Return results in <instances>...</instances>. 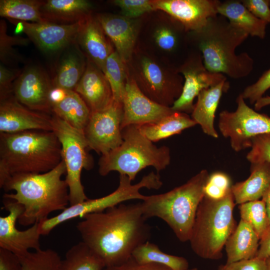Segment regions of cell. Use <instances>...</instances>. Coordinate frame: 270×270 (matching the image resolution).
I'll return each mask as SVG.
<instances>
[{"label": "cell", "instance_id": "6da1fadb", "mask_svg": "<svg viewBox=\"0 0 270 270\" xmlns=\"http://www.w3.org/2000/svg\"><path fill=\"white\" fill-rule=\"evenodd\" d=\"M81 218L76 228L82 242L101 258L106 267L128 261L134 250L148 241L151 236L140 202L120 204Z\"/></svg>", "mask_w": 270, "mask_h": 270}, {"label": "cell", "instance_id": "7a4b0ae2", "mask_svg": "<svg viewBox=\"0 0 270 270\" xmlns=\"http://www.w3.org/2000/svg\"><path fill=\"white\" fill-rule=\"evenodd\" d=\"M248 36L219 14L210 18L202 29L188 32V42L200 52L206 68L234 79L245 78L253 70L252 58L247 52H236Z\"/></svg>", "mask_w": 270, "mask_h": 270}, {"label": "cell", "instance_id": "3957f363", "mask_svg": "<svg viewBox=\"0 0 270 270\" xmlns=\"http://www.w3.org/2000/svg\"><path fill=\"white\" fill-rule=\"evenodd\" d=\"M66 174L64 160L54 168L40 174L14 175L0 187L5 191L14 190V194H5L4 198L16 200L24 207L19 218L20 224L32 226L48 218L52 212L63 210L70 204L69 190L62 176Z\"/></svg>", "mask_w": 270, "mask_h": 270}, {"label": "cell", "instance_id": "277c9868", "mask_svg": "<svg viewBox=\"0 0 270 270\" xmlns=\"http://www.w3.org/2000/svg\"><path fill=\"white\" fill-rule=\"evenodd\" d=\"M62 160L60 143L53 131L0 133V186L10 176L40 174Z\"/></svg>", "mask_w": 270, "mask_h": 270}, {"label": "cell", "instance_id": "5b68a950", "mask_svg": "<svg viewBox=\"0 0 270 270\" xmlns=\"http://www.w3.org/2000/svg\"><path fill=\"white\" fill-rule=\"evenodd\" d=\"M209 175L206 170H202L184 184L168 192L146 196L140 202L144 216L147 220L152 217L162 219L180 241H189Z\"/></svg>", "mask_w": 270, "mask_h": 270}, {"label": "cell", "instance_id": "8992f818", "mask_svg": "<svg viewBox=\"0 0 270 270\" xmlns=\"http://www.w3.org/2000/svg\"><path fill=\"white\" fill-rule=\"evenodd\" d=\"M235 204L232 190L220 199L204 196L189 240L198 256L210 260L222 258L223 248L237 225L233 215Z\"/></svg>", "mask_w": 270, "mask_h": 270}, {"label": "cell", "instance_id": "52a82bcc", "mask_svg": "<svg viewBox=\"0 0 270 270\" xmlns=\"http://www.w3.org/2000/svg\"><path fill=\"white\" fill-rule=\"evenodd\" d=\"M122 132L121 144L99 160L100 176L116 171L133 181L137 174L146 167H154L158 173L170 164V148L165 146H156L140 132L138 126H126Z\"/></svg>", "mask_w": 270, "mask_h": 270}, {"label": "cell", "instance_id": "ba28073f", "mask_svg": "<svg viewBox=\"0 0 270 270\" xmlns=\"http://www.w3.org/2000/svg\"><path fill=\"white\" fill-rule=\"evenodd\" d=\"M52 131L62 147V160L66 167L65 180L69 190L70 206L88 199L81 181L84 168L93 166L92 158L87 152L88 146L83 131L78 130L57 116L52 114Z\"/></svg>", "mask_w": 270, "mask_h": 270}, {"label": "cell", "instance_id": "9c48e42d", "mask_svg": "<svg viewBox=\"0 0 270 270\" xmlns=\"http://www.w3.org/2000/svg\"><path fill=\"white\" fill-rule=\"evenodd\" d=\"M130 62L132 70L130 74L142 92L154 102L171 107L181 94L184 82L177 68L163 66L144 54Z\"/></svg>", "mask_w": 270, "mask_h": 270}, {"label": "cell", "instance_id": "30bf717a", "mask_svg": "<svg viewBox=\"0 0 270 270\" xmlns=\"http://www.w3.org/2000/svg\"><path fill=\"white\" fill-rule=\"evenodd\" d=\"M235 111H222L218 128L223 136L228 138L231 148L236 152L250 148L252 139L270 132V117L248 106L240 94L236 99Z\"/></svg>", "mask_w": 270, "mask_h": 270}, {"label": "cell", "instance_id": "8fae6325", "mask_svg": "<svg viewBox=\"0 0 270 270\" xmlns=\"http://www.w3.org/2000/svg\"><path fill=\"white\" fill-rule=\"evenodd\" d=\"M122 104L114 100L106 108L90 112L84 130L88 148L105 155L122 142Z\"/></svg>", "mask_w": 270, "mask_h": 270}, {"label": "cell", "instance_id": "7c38bea8", "mask_svg": "<svg viewBox=\"0 0 270 270\" xmlns=\"http://www.w3.org/2000/svg\"><path fill=\"white\" fill-rule=\"evenodd\" d=\"M178 72L184 78L182 92L171 106L175 112L191 114L194 100L203 90L227 79L222 74L210 72L205 67L200 52L196 50L191 52L178 68Z\"/></svg>", "mask_w": 270, "mask_h": 270}, {"label": "cell", "instance_id": "4fadbf2b", "mask_svg": "<svg viewBox=\"0 0 270 270\" xmlns=\"http://www.w3.org/2000/svg\"><path fill=\"white\" fill-rule=\"evenodd\" d=\"M4 208L8 212L0 216V248L8 250L19 258L40 248L39 222H36L24 230L16 228V222L24 211V206L14 200L4 198Z\"/></svg>", "mask_w": 270, "mask_h": 270}, {"label": "cell", "instance_id": "5bb4252c", "mask_svg": "<svg viewBox=\"0 0 270 270\" xmlns=\"http://www.w3.org/2000/svg\"><path fill=\"white\" fill-rule=\"evenodd\" d=\"M53 88L52 80L44 70L30 66L14 80L12 94L19 102L28 108L52 115L50 94Z\"/></svg>", "mask_w": 270, "mask_h": 270}, {"label": "cell", "instance_id": "9a60e30c", "mask_svg": "<svg viewBox=\"0 0 270 270\" xmlns=\"http://www.w3.org/2000/svg\"><path fill=\"white\" fill-rule=\"evenodd\" d=\"M122 104V130L130 125L139 126L156 122L174 112L171 107L158 104L146 96L128 70Z\"/></svg>", "mask_w": 270, "mask_h": 270}, {"label": "cell", "instance_id": "2e32d148", "mask_svg": "<svg viewBox=\"0 0 270 270\" xmlns=\"http://www.w3.org/2000/svg\"><path fill=\"white\" fill-rule=\"evenodd\" d=\"M154 10H161L180 22L187 32L202 29L218 14V0H151Z\"/></svg>", "mask_w": 270, "mask_h": 270}, {"label": "cell", "instance_id": "e0dca14e", "mask_svg": "<svg viewBox=\"0 0 270 270\" xmlns=\"http://www.w3.org/2000/svg\"><path fill=\"white\" fill-rule=\"evenodd\" d=\"M52 115L28 108L12 94L0 99V133L52 131Z\"/></svg>", "mask_w": 270, "mask_h": 270}, {"label": "cell", "instance_id": "ac0fdd59", "mask_svg": "<svg viewBox=\"0 0 270 270\" xmlns=\"http://www.w3.org/2000/svg\"><path fill=\"white\" fill-rule=\"evenodd\" d=\"M22 22L30 40L42 50L51 52L76 44L82 21L71 24Z\"/></svg>", "mask_w": 270, "mask_h": 270}, {"label": "cell", "instance_id": "d6986e66", "mask_svg": "<svg viewBox=\"0 0 270 270\" xmlns=\"http://www.w3.org/2000/svg\"><path fill=\"white\" fill-rule=\"evenodd\" d=\"M106 36L96 16L91 14L82 22L76 40L87 60L102 72L108 58L115 50Z\"/></svg>", "mask_w": 270, "mask_h": 270}, {"label": "cell", "instance_id": "ffe728a7", "mask_svg": "<svg viewBox=\"0 0 270 270\" xmlns=\"http://www.w3.org/2000/svg\"><path fill=\"white\" fill-rule=\"evenodd\" d=\"M84 73L74 88L90 112L102 110L114 102L110 84L104 72L87 60Z\"/></svg>", "mask_w": 270, "mask_h": 270}, {"label": "cell", "instance_id": "44dd1931", "mask_svg": "<svg viewBox=\"0 0 270 270\" xmlns=\"http://www.w3.org/2000/svg\"><path fill=\"white\" fill-rule=\"evenodd\" d=\"M96 18L115 50L127 64L132 56L136 42L137 31L134 22L124 16L113 14H98Z\"/></svg>", "mask_w": 270, "mask_h": 270}, {"label": "cell", "instance_id": "7402d4cb", "mask_svg": "<svg viewBox=\"0 0 270 270\" xmlns=\"http://www.w3.org/2000/svg\"><path fill=\"white\" fill-rule=\"evenodd\" d=\"M229 88V82L226 79L202 90L191 113L192 118L200 126L202 132L215 138L218 137L214 125L216 112L222 94L228 92Z\"/></svg>", "mask_w": 270, "mask_h": 270}, {"label": "cell", "instance_id": "603a6c76", "mask_svg": "<svg viewBox=\"0 0 270 270\" xmlns=\"http://www.w3.org/2000/svg\"><path fill=\"white\" fill-rule=\"evenodd\" d=\"M92 5L86 0H44L41 8L45 22L71 24L84 20L92 14Z\"/></svg>", "mask_w": 270, "mask_h": 270}, {"label": "cell", "instance_id": "cb8c5ba5", "mask_svg": "<svg viewBox=\"0 0 270 270\" xmlns=\"http://www.w3.org/2000/svg\"><path fill=\"white\" fill-rule=\"evenodd\" d=\"M250 164L249 177L232 186L236 204L261 200L270 186V163Z\"/></svg>", "mask_w": 270, "mask_h": 270}, {"label": "cell", "instance_id": "d4e9b609", "mask_svg": "<svg viewBox=\"0 0 270 270\" xmlns=\"http://www.w3.org/2000/svg\"><path fill=\"white\" fill-rule=\"evenodd\" d=\"M260 240L253 228L240 219L224 246L227 257L226 263L255 258Z\"/></svg>", "mask_w": 270, "mask_h": 270}, {"label": "cell", "instance_id": "484cf974", "mask_svg": "<svg viewBox=\"0 0 270 270\" xmlns=\"http://www.w3.org/2000/svg\"><path fill=\"white\" fill-rule=\"evenodd\" d=\"M218 14L226 18L232 25L247 32L249 36L264 38L268 24L252 14L240 0L220 2L218 7Z\"/></svg>", "mask_w": 270, "mask_h": 270}, {"label": "cell", "instance_id": "4316f807", "mask_svg": "<svg viewBox=\"0 0 270 270\" xmlns=\"http://www.w3.org/2000/svg\"><path fill=\"white\" fill-rule=\"evenodd\" d=\"M196 125L188 114L174 111L160 120L138 126L140 132L152 142L179 134Z\"/></svg>", "mask_w": 270, "mask_h": 270}, {"label": "cell", "instance_id": "83f0119b", "mask_svg": "<svg viewBox=\"0 0 270 270\" xmlns=\"http://www.w3.org/2000/svg\"><path fill=\"white\" fill-rule=\"evenodd\" d=\"M51 107L52 114L84 132L91 112L82 98L74 90H67L64 97L52 104Z\"/></svg>", "mask_w": 270, "mask_h": 270}, {"label": "cell", "instance_id": "f1b7e54d", "mask_svg": "<svg viewBox=\"0 0 270 270\" xmlns=\"http://www.w3.org/2000/svg\"><path fill=\"white\" fill-rule=\"evenodd\" d=\"M78 50H68L62 56L52 80L54 87L74 90L84 73L87 62L82 54Z\"/></svg>", "mask_w": 270, "mask_h": 270}, {"label": "cell", "instance_id": "f546056e", "mask_svg": "<svg viewBox=\"0 0 270 270\" xmlns=\"http://www.w3.org/2000/svg\"><path fill=\"white\" fill-rule=\"evenodd\" d=\"M132 257L138 263L162 264L170 270L190 269L189 263L186 258L164 253L156 244L149 241L138 246Z\"/></svg>", "mask_w": 270, "mask_h": 270}, {"label": "cell", "instance_id": "4dcf8cb0", "mask_svg": "<svg viewBox=\"0 0 270 270\" xmlns=\"http://www.w3.org/2000/svg\"><path fill=\"white\" fill-rule=\"evenodd\" d=\"M105 267L101 258L81 242L66 252L58 270H102Z\"/></svg>", "mask_w": 270, "mask_h": 270}, {"label": "cell", "instance_id": "1f68e13d", "mask_svg": "<svg viewBox=\"0 0 270 270\" xmlns=\"http://www.w3.org/2000/svg\"><path fill=\"white\" fill-rule=\"evenodd\" d=\"M44 2L39 0H0V16L26 22H45L40 10Z\"/></svg>", "mask_w": 270, "mask_h": 270}, {"label": "cell", "instance_id": "d6a6232c", "mask_svg": "<svg viewBox=\"0 0 270 270\" xmlns=\"http://www.w3.org/2000/svg\"><path fill=\"white\" fill-rule=\"evenodd\" d=\"M118 52L114 50L107 58L103 72L110 86L113 99L122 104L128 70Z\"/></svg>", "mask_w": 270, "mask_h": 270}, {"label": "cell", "instance_id": "836d02e7", "mask_svg": "<svg viewBox=\"0 0 270 270\" xmlns=\"http://www.w3.org/2000/svg\"><path fill=\"white\" fill-rule=\"evenodd\" d=\"M170 23L157 28L153 37L156 45L164 51L171 52L176 51L182 40H188V32L183 26L172 18Z\"/></svg>", "mask_w": 270, "mask_h": 270}, {"label": "cell", "instance_id": "e575fe53", "mask_svg": "<svg viewBox=\"0 0 270 270\" xmlns=\"http://www.w3.org/2000/svg\"><path fill=\"white\" fill-rule=\"evenodd\" d=\"M238 208L240 219L248 224L260 239L270 226L264 201L248 202L240 204Z\"/></svg>", "mask_w": 270, "mask_h": 270}, {"label": "cell", "instance_id": "d590c367", "mask_svg": "<svg viewBox=\"0 0 270 270\" xmlns=\"http://www.w3.org/2000/svg\"><path fill=\"white\" fill-rule=\"evenodd\" d=\"M20 258L22 270H58L62 260L58 254L50 248L30 252Z\"/></svg>", "mask_w": 270, "mask_h": 270}, {"label": "cell", "instance_id": "8d00e7d4", "mask_svg": "<svg viewBox=\"0 0 270 270\" xmlns=\"http://www.w3.org/2000/svg\"><path fill=\"white\" fill-rule=\"evenodd\" d=\"M29 38L20 36H10L7 34L6 22L0 21V59L1 62L10 64L18 62L22 58L12 48L14 46H26L29 44Z\"/></svg>", "mask_w": 270, "mask_h": 270}, {"label": "cell", "instance_id": "74e56055", "mask_svg": "<svg viewBox=\"0 0 270 270\" xmlns=\"http://www.w3.org/2000/svg\"><path fill=\"white\" fill-rule=\"evenodd\" d=\"M232 185L227 174L215 172L209 175L204 188V196L212 199L221 198L231 190Z\"/></svg>", "mask_w": 270, "mask_h": 270}, {"label": "cell", "instance_id": "f35d334b", "mask_svg": "<svg viewBox=\"0 0 270 270\" xmlns=\"http://www.w3.org/2000/svg\"><path fill=\"white\" fill-rule=\"evenodd\" d=\"M250 148L246 158L250 164L270 163V132L254 137Z\"/></svg>", "mask_w": 270, "mask_h": 270}, {"label": "cell", "instance_id": "ab89813d", "mask_svg": "<svg viewBox=\"0 0 270 270\" xmlns=\"http://www.w3.org/2000/svg\"><path fill=\"white\" fill-rule=\"evenodd\" d=\"M112 2L120 8L123 16L130 19L154 10L151 0H114Z\"/></svg>", "mask_w": 270, "mask_h": 270}, {"label": "cell", "instance_id": "60d3db41", "mask_svg": "<svg viewBox=\"0 0 270 270\" xmlns=\"http://www.w3.org/2000/svg\"><path fill=\"white\" fill-rule=\"evenodd\" d=\"M269 88L270 68L265 71L254 83L247 86L240 94L244 100H248L250 104H254Z\"/></svg>", "mask_w": 270, "mask_h": 270}, {"label": "cell", "instance_id": "b9f144b4", "mask_svg": "<svg viewBox=\"0 0 270 270\" xmlns=\"http://www.w3.org/2000/svg\"><path fill=\"white\" fill-rule=\"evenodd\" d=\"M21 71L16 69H9L2 64L0 66V99L12 94L14 80L18 77Z\"/></svg>", "mask_w": 270, "mask_h": 270}, {"label": "cell", "instance_id": "7bdbcfd3", "mask_svg": "<svg viewBox=\"0 0 270 270\" xmlns=\"http://www.w3.org/2000/svg\"><path fill=\"white\" fill-rule=\"evenodd\" d=\"M244 6L256 17L270 23V5L269 0H242Z\"/></svg>", "mask_w": 270, "mask_h": 270}, {"label": "cell", "instance_id": "ee69618b", "mask_svg": "<svg viewBox=\"0 0 270 270\" xmlns=\"http://www.w3.org/2000/svg\"><path fill=\"white\" fill-rule=\"evenodd\" d=\"M217 270H267L266 261L256 258L242 260L218 266Z\"/></svg>", "mask_w": 270, "mask_h": 270}, {"label": "cell", "instance_id": "f6af8a7d", "mask_svg": "<svg viewBox=\"0 0 270 270\" xmlns=\"http://www.w3.org/2000/svg\"><path fill=\"white\" fill-rule=\"evenodd\" d=\"M102 270H170L168 267L162 264L149 263L140 264L132 257L125 262L120 265L106 266ZM188 270H198L196 268H190Z\"/></svg>", "mask_w": 270, "mask_h": 270}, {"label": "cell", "instance_id": "bcb514c9", "mask_svg": "<svg viewBox=\"0 0 270 270\" xmlns=\"http://www.w3.org/2000/svg\"><path fill=\"white\" fill-rule=\"evenodd\" d=\"M20 258L13 252L0 248V270H22Z\"/></svg>", "mask_w": 270, "mask_h": 270}, {"label": "cell", "instance_id": "7dc6e473", "mask_svg": "<svg viewBox=\"0 0 270 270\" xmlns=\"http://www.w3.org/2000/svg\"><path fill=\"white\" fill-rule=\"evenodd\" d=\"M270 257V226L260 240L256 256L259 259L266 260Z\"/></svg>", "mask_w": 270, "mask_h": 270}, {"label": "cell", "instance_id": "c3c4849f", "mask_svg": "<svg viewBox=\"0 0 270 270\" xmlns=\"http://www.w3.org/2000/svg\"><path fill=\"white\" fill-rule=\"evenodd\" d=\"M256 110H259L263 108L270 105V96H263L254 104Z\"/></svg>", "mask_w": 270, "mask_h": 270}, {"label": "cell", "instance_id": "681fc988", "mask_svg": "<svg viewBox=\"0 0 270 270\" xmlns=\"http://www.w3.org/2000/svg\"><path fill=\"white\" fill-rule=\"evenodd\" d=\"M262 200L265 202L270 224V186L263 196Z\"/></svg>", "mask_w": 270, "mask_h": 270}, {"label": "cell", "instance_id": "f907efd6", "mask_svg": "<svg viewBox=\"0 0 270 270\" xmlns=\"http://www.w3.org/2000/svg\"><path fill=\"white\" fill-rule=\"evenodd\" d=\"M267 266V270H270V257L266 260Z\"/></svg>", "mask_w": 270, "mask_h": 270}, {"label": "cell", "instance_id": "816d5d0a", "mask_svg": "<svg viewBox=\"0 0 270 270\" xmlns=\"http://www.w3.org/2000/svg\"><path fill=\"white\" fill-rule=\"evenodd\" d=\"M269 2H270V0H269Z\"/></svg>", "mask_w": 270, "mask_h": 270}]
</instances>
